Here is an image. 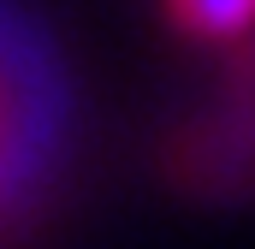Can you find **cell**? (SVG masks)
<instances>
[{
  "label": "cell",
  "mask_w": 255,
  "mask_h": 249,
  "mask_svg": "<svg viewBox=\"0 0 255 249\" xmlns=\"http://www.w3.org/2000/svg\"><path fill=\"white\" fill-rule=\"evenodd\" d=\"M71 142V77L48 30L0 0V226L24 214Z\"/></svg>",
  "instance_id": "cell-1"
},
{
  "label": "cell",
  "mask_w": 255,
  "mask_h": 249,
  "mask_svg": "<svg viewBox=\"0 0 255 249\" xmlns=\"http://www.w3.org/2000/svg\"><path fill=\"white\" fill-rule=\"evenodd\" d=\"M166 12L196 42H232L255 24V0H166Z\"/></svg>",
  "instance_id": "cell-2"
}]
</instances>
